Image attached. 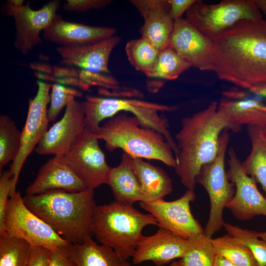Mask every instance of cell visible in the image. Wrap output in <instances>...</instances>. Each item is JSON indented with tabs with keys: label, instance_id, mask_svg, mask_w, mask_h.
Instances as JSON below:
<instances>
[{
	"label": "cell",
	"instance_id": "obj_1",
	"mask_svg": "<svg viewBox=\"0 0 266 266\" xmlns=\"http://www.w3.org/2000/svg\"><path fill=\"white\" fill-rule=\"evenodd\" d=\"M213 71L250 92L266 88V20H241L215 36Z\"/></svg>",
	"mask_w": 266,
	"mask_h": 266
},
{
	"label": "cell",
	"instance_id": "obj_2",
	"mask_svg": "<svg viewBox=\"0 0 266 266\" xmlns=\"http://www.w3.org/2000/svg\"><path fill=\"white\" fill-rule=\"evenodd\" d=\"M218 105L213 101L203 110L183 118L175 135L178 153L174 169L187 190L194 191L201 167L215 158L222 132L227 129L237 132L219 115Z\"/></svg>",
	"mask_w": 266,
	"mask_h": 266
},
{
	"label": "cell",
	"instance_id": "obj_3",
	"mask_svg": "<svg viewBox=\"0 0 266 266\" xmlns=\"http://www.w3.org/2000/svg\"><path fill=\"white\" fill-rule=\"evenodd\" d=\"M26 206L71 244L81 243L92 234L97 207L94 190L54 191L23 197Z\"/></svg>",
	"mask_w": 266,
	"mask_h": 266
},
{
	"label": "cell",
	"instance_id": "obj_4",
	"mask_svg": "<svg viewBox=\"0 0 266 266\" xmlns=\"http://www.w3.org/2000/svg\"><path fill=\"white\" fill-rule=\"evenodd\" d=\"M149 225L158 226L152 214L141 212L133 204L115 200L97 206L91 230L101 244L128 260L135 252L143 229Z\"/></svg>",
	"mask_w": 266,
	"mask_h": 266
},
{
	"label": "cell",
	"instance_id": "obj_5",
	"mask_svg": "<svg viewBox=\"0 0 266 266\" xmlns=\"http://www.w3.org/2000/svg\"><path fill=\"white\" fill-rule=\"evenodd\" d=\"M94 133L110 152L121 149L133 158L158 160L174 168L176 166L172 148L164 135L143 127L134 116L116 115Z\"/></svg>",
	"mask_w": 266,
	"mask_h": 266
},
{
	"label": "cell",
	"instance_id": "obj_6",
	"mask_svg": "<svg viewBox=\"0 0 266 266\" xmlns=\"http://www.w3.org/2000/svg\"><path fill=\"white\" fill-rule=\"evenodd\" d=\"M86 123V127L94 132L100 123L112 118L121 111L131 113L137 118L141 125L162 134L171 146L176 158L178 150L176 143L169 131L167 120L161 112L175 110L177 107L137 99L107 98L87 96L80 102Z\"/></svg>",
	"mask_w": 266,
	"mask_h": 266
},
{
	"label": "cell",
	"instance_id": "obj_7",
	"mask_svg": "<svg viewBox=\"0 0 266 266\" xmlns=\"http://www.w3.org/2000/svg\"><path fill=\"white\" fill-rule=\"evenodd\" d=\"M228 130L223 131L220 136L219 148L215 158L201 167L195 179L196 184L202 185L209 196L210 213L204 233L211 238L224 226V208L235 193L234 184L229 180L225 169V157L230 138Z\"/></svg>",
	"mask_w": 266,
	"mask_h": 266
},
{
	"label": "cell",
	"instance_id": "obj_8",
	"mask_svg": "<svg viewBox=\"0 0 266 266\" xmlns=\"http://www.w3.org/2000/svg\"><path fill=\"white\" fill-rule=\"evenodd\" d=\"M3 226L4 233L23 239L31 247L53 252L70 244L26 206L19 191L10 195Z\"/></svg>",
	"mask_w": 266,
	"mask_h": 266
},
{
	"label": "cell",
	"instance_id": "obj_9",
	"mask_svg": "<svg viewBox=\"0 0 266 266\" xmlns=\"http://www.w3.org/2000/svg\"><path fill=\"white\" fill-rule=\"evenodd\" d=\"M185 16L188 22L211 40L241 20L262 19L254 0H223L212 4L198 0Z\"/></svg>",
	"mask_w": 266,
	"mask_h": 266
},
{
	"label": "cell",
	"instance_id": "obj_10",
	"mask_svg": "<svg viewBox=\"0 0 266 266\" xmlns=\"http://www.w3.org/2000/svg\"><path fill=\"white\" fill-rule=\"evenodd\" d=\"M98 140L94 132L86 127L62 156L87 188L92 190L106 184L111 168L106 163Z\"/></svg>",
	"mask_w": 266,
	"mask_h": 266
},
{
	"label": "cell",
	"instance_id": "obj_11",
	"mask_svg": "<svg viewBox=\"0 0 266 266\" xmlns=\"http://www.w3.org/2000/svg\"><path fill=\"white\" fill-rule=\"evenodd\" d=\"M35 96L29 100L27 116L21 131V143L19 153L9 169L13 178L11 192L16 190L19 176L29 156L36 146L48 130L49 120L48 105L50 101L51 85L42 81L36 82Z\"/></svg>",
	"mask_w": 266,
	"mask_h": 266
},
{
	"label": "cell",
	"instance_id": "obj_12",
	"mask_svg": "<svg viewBox=\"0 0 266 266\" xmlns=\"http://www.w3.org/2000/svg\"><path fill=\"white\" fill-rule=\"evenodd\" d=\"M61 7L59 0L48 1L40 9L31 8L30 2L18 7L5 3L1 8L3 15L13 17L16 29L14 47L26 55L42 43L40 36L50 25Z\"/></svg>",
	"mask_w": 266,
	"mask_h": 266
},
{
	"label": "cell",
	"instance_id": "obj_13",
	"mask_svg": "<svg viewBox=\"0 0 266 266\" xmlns=\"http://www.w3.org/2000/svg\"><path fill=\"white\" fill-rule=\"evenodd\" d=\"M195 198L194 191L187 190L177 200L167 201L161 199L149 202H140V206L155 217L159 227L188 239L204 233L191 211L190 203Z\"/></svg>",
	"mask_w": 266,
	"mask_h": 266
},
{
	"label": "cell",
	"instance_id": "obj_14",
	"mask_svg": "<svg viewBox=\"0 0 266 266\" xmlns=\"http://www.w3.org/2000/svg\"><path fill=\"white\" fill-rule=\"evenodd\" d=\"M227 171L229 180L233 183L235 193L226 207L237 219L249 220L258 215L266 216V198L259 191L256 182L242 168L241 162L234 150H229Z\"/></svg>",
	"mask_w": 266,
	"mask_h": 266
},
{
	"label": "cell",
	"instance_id": "obj_15",
	"mask_svg": "<svg viewBox=\"0 0 266 266\" xmlns=\"http://www.w3.org/2000/svg\"><path fill=\"white\" fill-rule=\"evenodd\" d=\"M85 128L80 102L75 100L66 107L62 118L48 129L35 151L42 155L63 156Z\"/></svg>",
	"mask_w": 266,
	"mask_h": 266
},
{
	"label": "cell",
	"instance_id": "obj_16",
	"mask_svg": "<svg viewBox=\"0 0 266 266\" xmlns=\"http://www.w3.org/2000/svg\"><path fill=\"white\" fill-rule=\"evenodd\" d=\"M170 46L191 66L202 71H213V42L185 18L174 22Z\"/></svg>",
	"mask_w": 266,
	"mask_h": 266
},
{
	"label": "cell",
	"instance_id": "obj_17",
	"mask_svg": "<svg viewBox=\"0 0 266 266\" xmlns=\"http://www.w3.org/2000/svg\"><path fill=\"white\" fill-rule=\"evenodd\" d=\"M144 19L141 37L153 44L159 51L170 46L174 21L170 13L168 0H131Z\"/></svg>",
	"mask_w": 266,
	"mask_h": 266
},
{
	"label": "cell",
	"instance_id": "obj_18",
	"mask_svg": "<svg viewBox=\"0 0 266 266\" xmlns=\"http://www.w3.org/2000/svg\"><path fill=\"white\" fill-rule=\"evenodd\" d=\"M187 247V239L159 227L154 234L142 235L132 257L133 262L138 265L151 261L156 266H164L177 258H181Z\"/></svg>",
	"mask_w": 266,
	"mask_h": 266
},
{
	"label": "cell",
	"instance_id": "obj_19",
	"mask_svg": "<svg viewBox=\"0 0 266 266\" xmlns=\"http://www.w3.org/2000/svg\"><path fill=\"white\" fill-rule=\"evenodd\" d=\"M116 32L113 28L66 21L57 14L43 31V37L59 47L75 48L99 42L114 35Z\"/></svg>",
	"mask_w": 266,
	"mask_h": 266
},
{
	"label": "cell",
	"instance_id": "obj_20",
	"mask_svg": "<svg viewBox=\"0 0 266 266\" xmlns=\"http://www.w3.org/2000/svg\"><path fill=\"white\" fill-rule=\"evenodd\" d=\"M113 35L99 42L75 48L58 46L57 51L62 64L78 67L81 70L93 73L109 74L108 67L110 54L120 42Z\"/></svg>",
	"mask_w": 266,
	"mask_h": 266
},
{
	"label": "cell",
	"instance_id": "obj_21",
	"mask_svg": "<svg viewBox=\"0 0 266 266\" xmlns=\"http://www.w3.org/2000/svg\"><path fill=\"white\" fill-rule=\"evenodd\" d=\"M86 189L85 183L65 162L62 156H54L41 166L26 194L36 195L54 191L76 192Z\"/></svg>",
	"mask_w": 266,
	"mask_h": 266
},
{
	"label": "cell",
	"instance_id": "obj_22",
	"mask_svg": "<svg viewBox=\"0 0 266 266\" xmlns=\"http://www.w3.org/2000/svg\"><path fill=\"white\" fill-rule=\"evenodd\" d=\"M218 113L237 132L242 125L266 127V105L253 99L221 100Z\"/></svg>",
	"mask_w": 266,
	"mask_h": 266
},
{
	"label": "cell",
	"instance_id": "obj_23",
	"mask_svg": "<svg viewBox=\"0 0 266 266\" xmlns=\"http://www.w3.org/2000/svg\"><path fill=\"white\" fill-rule=\"evenodd\" d=\"M132 157L124 153L118 166L111 167L106 184L109 186L116 200L133 204L145 202L144 196L132 166Z\"/></svg>",
	"mask_w": 266,
	"mask_h": 266
},
{
	"label": "cell",
	"instance_id": "obj_24",
	"mask_svg": "<svg viewBox=\"0 0 266 266\" xmlns=\"http://www.w3.org/2000/svg\"><path fill=\"white\" fill-rule=\"evenodd\" d=\"M132 166L144 196V202L164 199L172 192V181L161 167L145 162L141 158L133 157Z\"/></svg>",
	"mask_w": 266,
	"mask_h": 266
},
{
	"label": "cell",
	"instance_id": "obj_25",
	"mask_svg": "<svg viewBox=\"0 0 266 266\" xmlns=\"http://www.w3.org/2000/svg\"><path fill=\"white\" fill-rule=\"evenodd\" d=\"M67 249L77 266H132L111 248L97 244L91 236L81 243H70Z\"/></svg>",
	"mask_w": 266,
	"mask_h": 266
},
{
	"label": "cell",
	"instance_id": "obj_26",
	"mask_svg": "<svg viewBox=\"0 0 266 266\" xmlns=\"http://www.w3.org/2000/svg\"><path fill=\"white\" fill-rule=\"evenodd\" d=\"M251 149L249 155L241 163L245 173L259 183L266 196V138L262 128L247 126Z\"/></svg>",
	"mask_w": 266,
	"mask_h": 266
},
{
	"label": "cell",
	"instance_id": "obj_27",
	"mask_svg": "<svg viewBox=\"0 0 266 266\" xmlns=\"http://www.w3.org/2000/svg\"><path fill=\"white\" fill-rule=\"evenodd\" d=\"M212 238L204 233L190 237L184 255L178 261L180 266H213L217 255Z\"/></svg>",
	"mask_w": 266,
	"mask_h": 266
},
{
	"label": "cell",
	"instance_id": "obj_28",
	"mask_svg": "<svg viewBox=\"0 0 266 266\" xmlns=\"http://www.w3.org/2000/svg\"><path fill=\"white\" fill-rule=\"evenodd\" d=\"M191 66L189 63L169 46L159 52L153 67L146 75L151 78L172 80Z\"/></svg>",
	"mask_w": 266,
	"mask_h": 266
},
{
	"label": "cell",
	"instance_id": "obj_29",
	"mask_svg": "<svg viewBox=\"0 0 266 266\" xmlns=\"http://www.w3.org/2000/svg\"><path fill=\"white\" fill-rule=\"evenodd\" d=\"M21 131L9 116H0V172L16 159L21 147Z\"/></svg>",
	"mask_w": 266,
	"mask_h": 266
},
{
	"label": "cell",
	"instance_id": "obj_30",
	"mask_svg": "<svg viewBox=\"0 0 266 266\" xmlns=\"http://www.w3.org/2000/svg\"><path fill=\"white\" fill-rule=\"evenodd\" d=\"M217 254L236 266H258L249 248L229 234L212 239Z\"/></svg>",
	"mask_w": 266,
	"mask_h": 266
},
{
	"label": "cell",
	"instance_id": "obj_31",
	"mask_svg": "<svg viewBox=\"0 0 266 266\" xmlns=\"http://www.w3.org/2000/svg\"><path fill=\"white\" fill-rule=\"evenodd\" d=\"M125 51L132 66L145 75L153 67L160 52L150 42L141 37L129 41Z\"/></svg>",
	"mask_w": 266,
	"mask_h": 266
},
{
	"label": "cell",
	"instance_id": "obj_32",
	"mask_svg": "<svg viewBox=\"0 0 266 266\" xmlns=\"http://www.w3.org/2000/svg\"><path fill=\"white\" fill-rule=\"evenodd\" d=\"M31 246L6 233L0 235V266H25Z\"/></svg>",
	"mask_w": 266,
	"mask_h": 266
},
{
	"label": "cell",
	"instance_id": "obj_33",
	"mask_svg": "<svg viewBox=\"0 0 266 266\" xmlns=\"http://www.w3.org/2000/svg\"><path fill=\"white\" fill-rule=\"evenodd\" d=\"M228 233L246 245L252 253L258 266H266V241L260 238L258 232L225 223Z\"/></svg>",
	"mask_w": 266,
	"mask_h": 266
},
{
	"label": "cell",
	"instance_id": "obj_34",
	"mask_svg": "<svg viewBox=\"0 0 266 266\" xmlns=\"http://www.w3.org/2000/svg\"><path fill=\"white\" fill-rule=\"evenodd\" d=\"M82 93L72 88L58 84L51 85L50 106L48 110V116L50 122L55 120L60 111L69 103L80 98Z\"/></svg>",
	"mask_w": 266,
	"mask_h": 266
},
{
	"label": "cell",
	"instance_id": "obj_35",
	"mask_svg": "<svg viewBox=\"0 0 266 266\" xmlns=\"http://www.w3.org/2000/svg\"><path fill=\"white\" fill-rule=\"evenodd\" d=\"M13 178L9 170L0 172V235L4 234V218L13 188Z\"/></svg>",
	"mask_w": 266,
	"mask_h": 266
},
{
	"label": "cell",
	"instance_id": "obj_36",
	"mask_svg": "<svg viewBox=\"0 0 266 266\" xmlns=\"http://www.w3.org/2000/svg\"><path fill=\"white\" fill-rule=\"evenodd\" d=\"M112 2L111 0H67L63 5V8L69 11L85 12L103 8Z\"/></svg>",
	"mask_w": 266,
	"mask_h": 266
},
{
	"label": "cell",
	"instance_id": "obj_37",
	"mask_svg": "<svg viewBox=\"0 0 266 266\" xmlns=\"http://www.w3.org/2000/svg\"><path fill=\"white\" fill-rule=\"evenodd\" d=\"M51 252L43 247H31L25 266H48Z\"/></svg>",
	"mask_w": 266,
	"mask_h": 266
},
{
	"label": "cell",
	"instance_id": "obj_38",
	"mask_svg": "<svg viewBox=\"0 0 266 266\" xmlns=\"http://www.w3.org/2000/svg\"><path fill=\"white\" fill-rule=\"evenodd\" d=\"M67 248L52 252L48 266H77L70 256Z\"/></svg>",
	"mask_w": 266,
	"mask_h": 266
},
{
	"label": "cell",
	"instance_id": "obj_39",
	"mask_svg": "<svg viewBox=\"0 0 266 266\" xmlns=\"http://www.w3.org/2000/svg\"><path fill=\"white\" fill-rule=\"evenodd\" d=\"M198 0H168L170 13L174 22L181 18L182 15Z\"/></svg>",
	"mask_w": 266,
	"mask_h": 266
},
{
	"label": "cell",
	"instance_id": "obj_40",
	"mask_svg": "<svg viewBox=\"0 0 266 266\" xmlns=\"http://www.w3.org/2000/svg\"><path fill=\"white\" fill-rule=\"evenodd\" d=\"M213 266H236L223 257L217 254Z\"/></svg>",
	"mask_w": 266,
	"mask_h": 266
},
{
	"label": "cell",
	"instance_id": "obj_41",
	"mask_svg": "<svg viewBox=\"0 0 266 266\" xmlns=\"http://www.w3.org/2000/svg\"><path fill=\"white\" fill-rule=\"evenodd\" d=\"M254 1L258 9L264 13L266 17V0H254Z\"/></svg>",
	"mask_w": 266,
	"mask_h": 266
},
{
	"label": "cell",
	"instance_id": "obj_42",
	"mask_svg": "<svg viewBox=\"0 0 266 266\" xmlns=\"http://www.w3.org/2000/svg\"><path fill=\"white\" fill-rule=\"evenodd\" d=\"M258 236L266 241V231L258 233Z\"/></svg>",
	"mask_w": 266,
	"mask_h": 266
},
{
	"label": "cell",
	"instance_id": "obj_43",
	"mask_svg": "<svg viewBox=\"0 0 266 266\" xmlns=\"http://www.w3.org/2000/svg\"><path fill=\"white\" fill-rule=\"evenodd\" d=\"M169 266H180L179 265L178 261H173L171 263Z\"/></svg>",
	"mask_w": 266,
	"mask_h": 266
},
{
	"label": "cell",
	"instance_id": "obj_44",
	"mask_svg": "<svg viewBox=\"0 0 266 266\" xmlns=\"http://www.w3.org/2000/svg\"><path fill=\"white\" fill-rule=\"evenodd\" d=\"M262 130H263V134L266 138V127L264 128H262Z\"/></svg>",
	"mask_w": 266,
	"mask_h": 266
}]
</instances>
